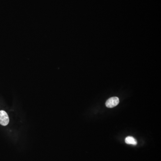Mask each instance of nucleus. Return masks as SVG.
<instances>
[{"mask_svg": "<svg viewBox=\"0 0 161 161\" xmlns=\"http://www.w3.org/2000/svg\"><path fill=\"white\" fill-rule=\"evenodd\" d=\"M125 141L126 143L127 144H129V145H137V141L134 137H131V136H129L128 137L125 139Z\"/></svg>", "mask_w": 161, "mask_h": 161, "instance_id": "obj_3", "label": "nucleus"}, {"mask_svg": "<svg viewBox=\"0 0 161 161\" xmlns=\"http://www.w3.org/2000/svg\"><path fill=\"white\" fill-rule=\"evenodd\" d=\"M9 123L8 114L4 111H0V124L1 125L6 126Z\"/></svg>", "mask_w": 161, "mask_h": 161, "instance_id": "obj_1", "label": "nucleus"}, {"mask_svg": "<svg viewBox=\"0 0 161 161\" xmlns=\"http://www.w3.org/2000/svg\"><path fill=\"white\" fill-rule=\"evenodd\" d=\"M119 99L117 97H113L111 98L107 101L106 102V106L108 108H112L116 106L118 104H119Z\"/></svg>", "mask_w": 161, "mask_h": 161, "instance_id": "obj_2", "label": "nucleus"}]
</instances>
